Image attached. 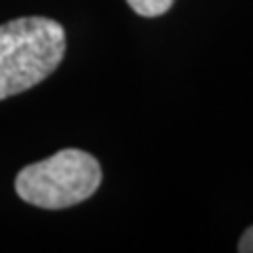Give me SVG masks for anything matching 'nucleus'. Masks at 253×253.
Returning a JSON list of instances; mask_svg holds the SVG:
<instances>
[{
	"label": "nucleus",
	"instance_id": "20e7f679",
	"mask_svg": "<svg viewBox=\"0 0 253 253\" xmlns=\"http://www.w3.org/2000/svg\"><path fill=\"white\" fill-rule=\"evenodd\" d=\"M239 251L241 253H253V226L245 230V234L239 241Z\"/></svg>",
	"mask_w": 253,
	"mask_h": 253
},
{
	"label": "nucleus",
	"instance_id": "f03ea898",
	"mask_svg": "<svg viewBox=\"0 0 253 253\" xmlns=\"http://www.w3.org/2000/svg\"><path fill=\"white\" fill-rule=\"evenodd\" d=\"M99 184V163L89 152L68 148L21 169L15 190L34 207L66 209L93 196Z\"/></svg>",
	"mask_w": 253,
	"mask_h": 253
},
{
	"label": "nucleus",
	"instance_id": "7ed1b4c3",
	"mask_svg": "<svg viewBox=\"0 0 253 253\" xmlns=\"http://www.w3.org/2000/svg\"><path fill=\"white\" fill-rule=\"evenodd\" d=\"M126 2L141 17H158L167 13L175 0H126Z\"/></svg>",
	"mask_w": 253,
	"mask_h": 253
},
{
	"label": "nucleus",
	"instance_id": "f257e3e1",
	"mask_svg": "<svg viewBox=\"0 0 253 253\" xmlns=\"http://www.w3.org/2000/svg\"><path fill=\"white\" fill-rule=\"evenodd\" d=\"M66 55V32L46 17H19L0 26V99L51 76Z\"/></svg>",
	"mask_w": 253,
	"mask_h": 253
}]
</instances>
